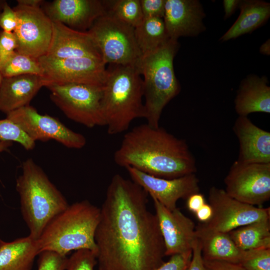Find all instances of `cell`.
I'll list each match as a JSON object with an SVG mask.
<instances>
[{"mask_svg":"<svg viewBox=\"0 0 270 270\" xmlns=\"http://www.w3.org/2000/svg\"><path fill=\"white\" fill-rule=\"evenodd\" d=\"M0 140L19 143L26 150L34 148L36 143L16 124L6 118L0 120Z\"/></svg>","mask_w":270,"mask_h":270,"instance_id":"29","label":"cell"},{"mask_svg":"<svg viewBox=\"0 0 270 270\" xmlns=\"http://www.w3.org/2000/svg\"><path fill=\"white\" fill-rule=\"evenodd\" d=\"M38 255V270H66V256L49 250L42 251Z\"/></svg>","mask_w":270,"mask_h":270,"instance_id":"32","label":"cell"},{"mask_svg":"<svg viewBox=\"0 0 270 270\" xmlns=\"http://www.w3.org/2000/svg\"><path fill=\"white\" fill-rule=\"evenodd\" d=\"M106 64L135 66L142 56L134 28L106 12L88 30Z\"/></svg>","mask_w":270,"mask_h":270,"instance_id":"7","label":"cell"},{"mask_svg":"<svg viewBox=\"0 0 270 270\" xmlns=\"http://www.w3.org/2000/svg\"><path fill=\"white\" fill-rule=\"evenodd\" d=\"M203 262L205 270H243L238 264L204 260Z\"/></svg>","mask_w":270,"mask_h":270,"instance_id":"38","label":"cell"},{"mask_svg":"<svg viewBox=\"0 0 270 270\" xmlns=\"http://www.w3.org/2000/svg\"><path fill=\"white\" fill-rule=\"evenodd\" d=\"M195 214L200 222H206L211 218L212 215V210L209 204L206 203Z\"/></svg>","mask_w":270,"mask_h":270,"instance_id":"40","label":"cell"},{"mask_svg":"<svg viewBox=\"0 0 270 270\" xmlns=\"http://www.w3.org/2000/svg\"><path fill=\"white\" fill-rule=\"evenodd\" d=\"M100 208L84 200L69 205L46 225L37 240L40 253L54 252L66 256L72 251L88 250L96 254L94 240Z\"/></svg>","mask_w":270,"mask_h":270,"instance_id":"4","label":"cell"},{"mask_svg":"<svg viewBox=\"0 0 270 270\" xmlns=\"http://www.w3.org/2000/svg\"><path fill=\"white\" fill-rule=\"evenodd\" d=\"M52 38L46 56L57 59L88 57L102 60L88 31L76 30L59 22H52Z\"/></svg>","mask_w":270,"mask_h":270,"instance_id":"18","label":"cell"},{"mask_svg":"<svg viewBox=\"0 0 270 270\" xmlns=\"http://www.w3.org/2000/svg\"><path fill=\"white\" fill-rule=\"evenodd\" d=\"M196 232L204 260L238 263L242 250L236 246L228 232L209 229L201 222L196 226Z\"/></svg>","mask_w":270,"mask_h":270,"instance_id":"22","label":"cell"},{"mask_svg":"<svg viewBox=\"0 0 270 270\" xmlns=\"http://www.w3.org/2000/svg\"><path fill=\"white\" fill-rule=\"evenodd\" d=\"M135 66L112 65L102 86V108L107 132L116 135L144 118L143 81Z\"/></svg>","mask_w":270,"mask_h":270,"instance_id":"3","label":"cell"},{"mask_svg":"<svg viewBox=\"0 0 270 270\" xmlns=\"http://www.w3.org/2000/svg\"><path fill=\"white\" fill-rule=\"evenodd\" d=\"M148 195L131 179L112 176L94 236L98 270H155L164 262V240Z\"/></svg>","mask_w":270,"mask_h":270,"instance_id":"1","label":"cell"},{"mask_svg":"<svg viewBox=\"0 0 270 270\" xmlns=\"http://www.w3.org/2000/svg\"><path fill=\"white\" fill-rule=\"evenodd\" d=\"M42 8L52 22H59L76 30L87 32L94 22L107 12L104 1L54 0Z\"/></svg>","mask_w":270,"mask_h":270,"instance_id":"16","label":"cell"},{"mask_svg":"<svg viewBox=\"0 0 270 270\" xmlns=\"http://www.w3.org/2000/svg\"><path fill=\"white\" fill-rule=\"evenodd\" d=\"M44 2L18 0L13 8L18 16L14 32L17 40L16 51L36 59L46 54L52 36V22L41 7Z\"/></svg>","mask_w":270,"mask_h":270,"instance_id":"9","label":"cell"},{"mask_svg":"<svg viewBox=\"0 0 270 270\" xmlns=\"http://www.w3.org/2000/svg\"><path fill=\"white\" fill-rule=\"evenodd\" d=\"M6 118L18 124L34 142L53 140L75 149L82 148L86 143L84 135L70 129L54 117L38 113L30 104L7 114Z\"/></svg>","mask_w":270,"mask_h":270,"instance_id":"13","label":"cell"},{"mask_svg":"<svg viewBox=\"0 0 270 270\" xmlns=\"http://www.w3.org/2000/svg\"><path fill=\"white\" fill-rule=\"evenodd\" d=\"M126 169L132 180L170 210L177 208L179 200L187 199L200 192L199 180L196 174L168 179L154 176L132 168Z\"/></svg>","mask_w":270,"mask_h":270,"instance_id":"14","label":"cell"},{"mask_svg":"<svg viewBox=\"0 0 270 270\" xmlns=\"http://www.w3.org/2000/svg\"><path fill=\"white\" fill-rule=\"evenodd\" d=\"M136 41L142 56L150 54L170 40L162 18L144 19L134 28Z\"/></svg>","mask_w":270,"mask_h":270,"instance_id":"26","label":"cell"},{"mask_svg":"<svg viewBox=\"0 0 270 270\" xmlns=\"http://www.w3.org/2000/svg\"><path fill=\"white\" fill-rule=\"evenodd\" d=\"M240 14L230 28L220 38L221 42L251 33L266 22L270 16V3L258 0H240Z\"/></svg>","mask_w":270,"mask_h":270,"instance_id":"23","label":"cell"},{"mask_svg":"<svg viewBox=\"0 0 270 270\" xmlns=\"http://www.w3.org/2000/svg\"><path fill=\"white\" fill-rule=\"evenodd\" d=\"M3 76H2V74L1 73V72L0 70V85H1V84H2V80H3Z\"/></svg>","mask_w":270,"mask_h":270,"instance_id":"45","label":"cell"},{"mask_svg":"<svg viewBox=\"0 0 270 270\" xmlns=\"http://www.w3.org/2000/svg\"><path fill=\"white\" fill-rule=\"evenodd\" d=\"M46 87L72 84L102 86L107 69L103 60L92 58L57 59L44 56L38 58Z\"/></svg>","mask_w":270,"mask_h":270,"instance_id":"11","label":"cell"},{"mask_svg":"<svg viewBox=\"0 0 270 270\" xmlns=\"http://www.w3.org/2000/svg\"><path fill=\"white\" fill-rule=\"evenodd\" d=\"M46 86L42 76L25 74L4 78L0 86V111L6 114L30 104Z\"/></svg>","mask_w":270,"mask_h":270,"instance_id":"20","label":"cell"},{"mask_svg":"<svg viewBox=\"0 0 270 270\" xmlns=\"http://www.w3.org/2000/svg\"><path fill=\"white\" fill-rule=\"evenodd\" d=\"M233 131L239 144L237 160L246 163H270V132L246 116L236 119Z\"/></svg>","mask_w":270,"mask_h":270,"instance_id":"19","label":"cell"},{"mask_svg":"<svg viewBox=\"0 0 270 270\" xmlns=\"http://www.w3.org/2000/svg\"><path fill=\"white\" fill-rule=\"evenodd\" d=\"M166 0H140L144 19L163 18Z\"/></svg>","mask_w":270,"mask_h":270,"instance_id":"35","label":"cell"},{"mask_svg":"<svg viewBox=\"0 0 270 270\" xmlns=\"http://www.w3.org/2000/svg\"><path fill=\"white\" fill-rule=\"evenodd\" d=\"M3 78L25 74L43 76L42 68L38 59L16 51L0 68Z\"/></svg>","mask_w":270,"mask_h":270,"instance_id":"28","label":"cell"},{"mask_svg":"<svg viewBox=\"0 0 270 270\" xmlns=\"http://www.w3.org/2000/svg\"><path fill=\"white\" fill-rule=\"evenodd\" d=\"M192 257V252L170 256L155 270H187Z\"/></svg>","mask_w":270,"mask_h":270,"instance_id":"34","label":"cell"},{"mask_svg":"<svg viewBox=\"0 0 270 270\" xmlns=\"http://www.w3.org/2000/svg\"><path fill=\"white\" fill-rule=\"evenodd\" d=\"M260 52L261 54L265 55H270V39L264 42L260 47Z\"/></svg>","mask_w":270,"mask_h":270,"instance_id":"42","label":"cell"},{"mask_svg":"<svg viewBox=\"0 0 270 270\" xmlns=\"http://www.w3.org/2000/svg\"><path fill=\"white\" fill-rule=\"evenodd\" d=\"M17 46L14 32H0V70L16 51Z\"/></svg>","mask_w":270,"mask_h":270,"instance_id":"33","label":"cell"},{"mask_svg":"<svg viewBox=\"0 0 270 270\" xmlns=\"http://www.w3.org/2000/svg\"><path fill=\"white\" fill-rule=\"evenodd\" d=\"M238 264L243 270H270V248L242 250Z\"/></svg>","mask_w":270,"mask_h":270,"instance_id":"30","label":"cell"},{"mask_svg":"<svg viewBox=\"0 0 270 270\" xmlns=\"http://www.w3.org/2000/svg\"><path fill=\"white\" fill-rule=\"evenodd\" d=\"M178 48V40L170 39L156 50L141 56L135 66L144 76V118L152 126H160L163 109L180 91L174 68Z\"/></svg>","mask_w":270,"mask_h":270,"instance_id":"6","label":"cell"},{"mask_svg":"<svg viewBox=\"0 0 270 270\" xmlns=\"http://www.w3.org/2000/svg\"><path fill=\"white\" fill-rule=\"evenodd\" d=\"M165 246L166 256L192 252L197 239L196 226L178 208L170 210L152 198Z\"/></svg>","mask_w":270,"mask_h":270,"instance_id":"15","label":"cell"},{"mask_svg":"<svg viewBox=\"0 0 270 270\" xmlns=\"http://www.w3.org/2000/svg\"><path fill=\"white\" fill-rule=\"evenodd\" d=\"M40 254L37 240L30 235L0 244V270H31Z\"/></svg>","mask_w":270,"mask_h":270,"instance_id":"24","label":"cell"},{"mask_svg":"<svg viewBox=\"0 0 270 270\" xmlns=\"http://www.w3.org/2000/svg\"><path fill=\"white\" fill-rule=\"evenodd\" d=\"M16 179L22 218L29 235L38 240L48 222L69 206L66 198L32 158L22 164Z\"/></svg>","mask_w":270,"mask_h":270,"instance_id":"5","label":"cell"},{"mask_svg":"<svg viewBox=\"0 0 270 270\" xmlns=\"http://www.w3.org/2000/svg\"><path fill=\"white\" fill-rule=\"evenodd\" d=\"M205 16L197 0H166L163 20L170 39L195 36L206 30Z\"/></svg>","mask_w":270,"mask_h":270,"instance_id":"17","label":"cell"},{"mask_svg":"<svg viewBox=\"0 0 270 270\" xmlns=\"http://www.w3.org/2000/svg\"><path fill=\"white\" fill-rule=\"evenodd\" d=\"M3 240H1V238H0V244H1V243L2 242Z\"/></svg>","mask_w":270,"mask_h":270,"instance_id":"46","label":"cell"},{"mask_svg":"<svg viewBox=\"0 0 270 270\" xmlns=\"http://www.w3.org/2000/svg\"><path fill=\"white\" fill-rule=\"evenodd\" d=\"M240 2V0H224L223 1L224 19L228 18L234 12L236 8H238Z\"/></svg>","mask_w":270,"mask_h":270,"instance_id":"41","label":"cell"},{"mask_svg":"<svg viewBox=\"0 0 270 270\" xmlns=\"http://www.w3.org/2000/svg\"><path fill=\"white\" fill-rule=\"evenodd\" d=\"M242 250L270 248V218L256 221L228 232Z\"/></svg>","mask_w":270,"mask_h":270,"instance_id":"25","label":"cell"},{"mask_svg":"<svg viewBox=\"0 0 270 270\" xmlns=\"http://www.w3.org/2000/svg\"><path fill=\"white\" fill-rule=\"evenodd\" d=\"M186 200L188 208L194 213L206 203L204 196L200 192L190 195Z\"/></svg>","mask_w":270,"mask_h":270,"instance_id":"39","label":"cell"},{"mask_svg":"<svg viewBox=\"0 0 270 270\" xmlns=\"http://www.w3.org/2000/svg\"><path fill=\"white\" fill-rule=\"evenodd\" d=\"M208 200L212 215L208 222L201 223L214 230L228 232L254 222L270 218V208H259L242 202L216 186L210 188Z\"/></svg>","mask_w":270,"mask_h":270,"instance_id":"12","label":"cell"},{"mask_svg":"<svg viewBox=\"0 0 270 270\" xmlns=\"http://www.w3.org/2000/svg\"><path fill=\"white\" fill-rule=\"evenodd\" d=\"M266 77L250 74L241 82L234 100L238 116L254 112L270 113V87Z\"/></svg>","mask_w":270,"mask_h":270,"instance_id":"21","label":"cell"},{"mask_svg":"<svg viewBox=\"0 0 270 270\" xmlns=\"http://www.w3.org/2000/svg\"><path fill=\"white\" fill-rule=\"evenodd\" d=\"M187 270H205L202 254L201 246L196 239L192 250V257Z\"/></svg>","mask_w":270,"mask_h":270,"instance_id":"37","label":"cell"},{"mask_svg":"<svg viewBox=\"0 0 270 270\" xmlns=\"http://www.w3.org/2000/svg\"><path fill=\"white\" fill-rule=\"evenodd\" d=\"M6 2V1H5V0H0V12L2 10L4 4H5Z\"/></svg>","mask_w":270,"mask_h":270,"instance_id":"44","label":"cell"},{"mask_svg":"<svg viewBox=\"0 0 270 270\" xmlns=\"http://www.w3.org/2000/svg\"><path fill=\"white\" fill-rule=\"evenodd\" d=\"M12 142L0 140V153L6 150L12 145Z\"/></svg>","mask_w":270,"mask_h":270,"instance_id":"43","label":"cell"},{"mask_svg":"<svg viewBox=\"0 0 270 270\" xmlns=\"http://www.w3.org/2000/svg\"><path fill=\"white\" fill-rule=\"evenodd\" d=\"M96 264L95 252L88 250H80L74 251L68 258L66 270H94Z\"/></svg>","mask_w":270,"mask_h":270,"instance_id":"31","label":"cell"},{"mask_svg":"<svg viewBox=\"0 0 270 270\" xmlns=\"http://www.w3.org/2000/svg\"><path fill=\"white\" fill-rule=\"evenodd\" d=\"M17 24V14L6 2L0 12V28L2 31L14 32Z\"/></svg>","mask_w":270,"mask_h":270,"instance_id":"36","label":"cell"},{"mask_svg":"<svg viewBox=\"0 0 270 270\" xmlns=\"http://www.w3.org/2000/svg\"><path fill=\"white\" fill-rule=\"evenodd\" d=\"M226 192L252 206L270 199V163H246L236 160L224 179Z\"/></svg>","mask_w":270,"mask_h":270,"instance_id":"10","label":"cell"},{"mask_svg":"<svg viewBox=\"0 0 270 270\" xmlns=\"http://www.w3.org/2000/svg\"><path fill=\"white\" fill-rule=\"evenodd\" d=\"M102 86L72 84H50L46 88L51 100L66 116L92 128L105 126L102 108Z\"/></svg>","mask_w":270,"mask_h":270,"instance_id":"8","label":"cell"},{"mask_svg":"<svg viewBox=\"0 0 270 270\" xmlns=\"http://www.w3.org/2000/svg\"><path fill=\"white\" fill-rule=\"evenodd\" d=\"M118 166L172 179L196 174V159L186 142L160 126H137L124 135L114 154Z\"/></svg>","mask_w":270,"mask_h":270,"instance_id":"2","label":"cell"},{"mask_svg":"<svg viewBox=\"0 0 270 270\" xmlns=\"http://www.w3.org/2000/svg\"><path fill=\"white\" fill-rule=\"evenodd\" d=\"M107 12L136 28L144 20L140 0L104 1Z\"/></svg>","mask_w":270,"mask_h":270,"instance_id":"27","label":"cell"}]
</instances>
